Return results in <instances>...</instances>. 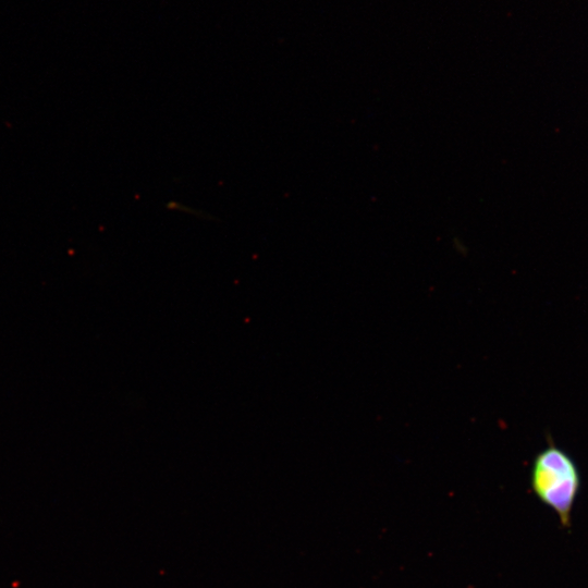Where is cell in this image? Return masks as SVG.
<instances>
[{
    "label": "cell",
    "mask_w": 588,
    "mask_h": 588,
    "mask_svg": "<svg viewBox=\"0 0 588 588\" xmlns=\"http://www.w3.org/2000/svg\"><path fill=\"white\" fill-rule=\"evenodd\" d=\"M530 483L537 498L555 512L564 527H569L580 488V475L574 460L550 444L535 457Z\"/></svg>",
    "instance_id": "obj_1"
}]
</instances>
